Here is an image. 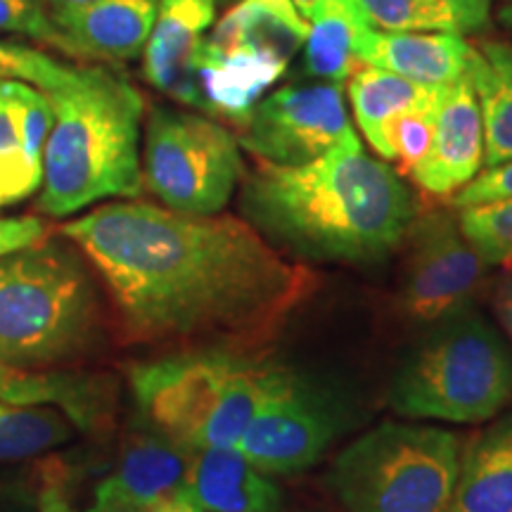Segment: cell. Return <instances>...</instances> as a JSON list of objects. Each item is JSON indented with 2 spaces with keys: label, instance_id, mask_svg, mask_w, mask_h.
I'll use <instances>...</instances> for the list:
<instances>
[{
  "label": "cell",
  "instance_id": "obj_1",
  "mask_svg": "<svg viewBox=\"0 0 512 512\" xmlns=\"http://www.w3.org/2000/svg\"><path fill=\"white\" fill-rule=\"evenodd\" d=\"M62 235L98 271L133 342L256 347L278 335L318 285L238 216L126 200L64 223Z\"/></svg>",
  "mask_w": 512,
  "mask_h": 512
},
{
  "label": "cell",
  "instance_id": "obj_2",
  "mask_svg": "<svg viewBox=\"0 0 512 512\" xmlns=\"http://www.w3.org/2000/svg\"><path fill=\"white\" fill-rule=\"evenodd\" d=\"M245 221L297 259L373 264L401 247L418 207L399 171L358 136L313 162H259L240 195Z\"/></svg>",
  "mask_w": 512,
  "mask_h": 512
},
{
  "label": "cell",
  "instance_id": "obj_3",
  "mask_svg": "<svg viewBox=\"0 0 512 512\" xmlns=\"http://www.w3.org/2000/svg\"><path fill=\"white\" fill-rule=\"evenodd\" d=\"M55 121L43 155L38 207L64 219L95 202L143 192L145 102L124 74L110 67H76L67 86L48 93Z\"/></svg>",
  "mask_w": 512,
  "mask_h": 512
},
{
  "label": "cell",
  "instance_id": "obj_4",
  "mask_svg": "<svg viewBox=\"0 0 512 512\" xmlns=\"http://www.w3.org/2000/svg\"><path fill=\"white\" fill-rule=\"evenodd\" d=\"M275 370V363L209 347L138 363L128 380L150 430L202 451L238 446L271 389Z\"/></svg>",
  "mask_w": 512,
  "mask_h": 512
},
{
  "label": "cell",
  "instance_id": "obj_5",
  "mask_svg": "<svg viewBox=\"0 0 512 512\" xmlns=\"http://www.w3.org/2000/svg\"><path fill=\"white\" fill-rule=\"evenodd\" d=\"M437 323L396 370L392 408L408 420H494L512 403L508 342L472 306Z\"/></svg>",
  "mask_w": 512,
  "mask_h": 512
},
{
  "label": "cell",
  "instance_id": "obj_6",
  "mask_svg": "<svg viewBox=\"0 0 512 512\" xmlns=\"http://www.w3.org/2000/svg\"><path fill=\"white\" fill-rule=\"evenodd\" d=\"M81 254L57 240L0 256V361L41 370L74 356L95 323Z\"/></svg>",
  "mask_w": 512,
  "mask_h": 512
},
{
  "label": "cell",
  "instance_id": "obj_7",
  "mask_svg": "<svg viewBox=\"0 0 512 512\" xmlns=\"http://www.w3.org/2000/svg\"><path fill=\"white\" fill-rule=\"evenodd\" d=\"M460 448L437 425L384 422L339 453L330 486L347 512H446Z\"/></svg>",
  "mask_w": 512,
  "mask_h": 512
},
{
  "label": "cell",
  "instance_id": "obj_8",
  "mask_svg": "<svg viewBox=\"0 0 512 512\" xmlns=\"http://www.w3.org/2000/svg\"><path fill=\"white\" fill-rule=\"evenodd\" d=\"M143 188L166 209L211 216L245 178L240 140L207 114L155 107L147 117Z\"/></svg>",
  "mask_w": 512,
  "mask_h": 512
},
{
  "label": "cell",
  "instance_id": "obj_9",
  "mask_svg": "<svg viewBox=\"0 0 512 512\" xmlns=\"http://www.w3.org/2000/svg\"><path fill=\"white\" fill-rule=\"evenodd\" d=\"M339 425L342 420L328 396L290 368L278 366L238 448L266 475H297L323 458Z\"/></svg>",
  "mask_w": 512,
  "mask_h": 512
},
{
  "label": "cell",
  "instance_id": "obj_10",
  "mask_svg": "<svg viewBox=\"0 0 512 512\" xmlns=\"http://www.w3.org/2000/svg\"><path fill=\"white\" fill-rule=\"evenodd\" d=\"M401 309L418 323H437L472 306L491 266L446 211L415 214L406 238Z\"/></svg>",
  "mask_w": 512,
  "mask_h": 512
},
{
  "label": "cell",
  "instance_id": "obj_11",
  "mask_svg": "<svg viewBox=\"0 0 512 512\" xmlns=\"http://www.w3.org/2000/svg\"><path fill=\"white\" fill-rule=\"evenodd\" d=\"M351 136L356 133L344 105L342 86L323 81L285 86L261 98L238 140L256 162L299 166L313 162Z\"/></svg>",
  "mask_w": 512,
  "mask_h": 512
},
{
  "label": "cell",
  "instance_id": "obj_12",
  "mask_svg": "<svg viewBox=\"0 0 512 512\" xmlns=\"http://www.w3.org/2000/svg\"><path fill=\"white\" fill-rule=\"evenodd\" d=\"M484 169L482 112L470 72L444 88L425 157L408 171L427 195L453 197Z\"/></svg>",
  "mask_w": 512,
  "mask_h": 512
},
{
  "label": "cell",
  "instance_id": "obj_13",
  "mask_svg": "<svg viewBox=\"0 0 512 512\" xmlns=\"http://www.w3.org/2000/svg\"><path fill=\"white\" fill-rule=\"evenodd\" d=\"M216 0H159L157 19L143 48V76L152 88L200 110L197 55L214 24Z\"/></svg>",
  "mask_w": 512,
  "mask_h": 512
},
{
  "label": "cell",
  "instance_id": "obj_14",
  "mask_svg": "<svg viewBox=\"0 0 512 512\" xmlns=\"http://www.w3.org/2000/svg\"><path fill=\"white\" fill-rule=\"evenodd\" d=\"M159 0H93L76 8L48 10L64 41V53L102 62L143 55L157 19Z\"/></svg>",
  "mask_w": 512,
  "mask_h": 512
},
{
  "label": "cell",
  "instance_id": "obj_15",
  "mask_svg": "<svg viewBox=\"0 0 512 512\" xmlns=\"http://www.w3.org/2000/svg\"><path fill=\"white\" fill-rule=\"evenodd\" d=\"M361 64L387 69L427 88H446L470 72L475 46L444 31H384L366 27L356 43Z\"/></svg>",
  "mask_w": 512,
  "mask_h": 512
},
{
  "label": "cell",
  "instance_id": "obj_16",
  "mask_svg": "<svg viewBox=\"0 0 512 512\" xmlns=\"http://www.w3.org/2000/svg\"><path fill=\"white\" fill-rule=\"evenodd\" d=\"M287 64L290 62L266 50L249 46L214 48L202 41L195 67L200 112L242 128L256 102L266 98L273 83L285 74Z\"/></svg>",
  "mask_w": 512,
  "mask_h": 512
},
{
  "label": "cell",
  "instance_id": "obj_17",
  "mask_svg": "<svg viewBox=\"0 0 512 512\" xmlns=\"http://www.w3.org/2000/svg\"><path fill=\"white\" fill-rule=\"evenodd\" d=\"M188 491L204 512H280L283 508L280 486L249 463L238 446L197 451Z\"/></svg>",
  "mask_w": 512,
  "mask_h": 512
},
{
  "label": "cell",
  "instance_id": "obj_18",
  "mask_svg": "<svg viewBox=\"0 0 512 512\" xmlns=\"http://www.w3.org/2000/svg\"><path fill=\"white\" fill-rule=\"evenodd\" d=\"M195 453L155 430L136 434L121 448L117 467L98 484L95 496L150 503L188 494Z\"/></svg>",
  "mask_w": 512,
  "mask_h": 512
},
{
  "label": "cell",
  "instance_id": "obj_19",
  "mask_svg": "<svg viewBox=\"0 0 512 512\" xmlns=\"http://www.w3.org/2000/svg\"><path fill=\"white\" fill-rule=\"evenodd\" d=\"M446 512H512V411L496 415L460 448Z\"/></svg>",
  "mask_w": 512,
  "mask_h": 512
},
{
  "label": "cell",
  "instance_id": "obj_20",
  "mask_svg": "<svg viewBox=\"0 0 512 512\" xmlns=\"http://www.w3.org/2000/svg\"><path fill=\"white\" fill-rule=\"evenodd\" d=\"M309 36V22L292 0H240L204 38L214 48L249 46L290 62Z\"/></svg>",
  "mask_w": 512,
  "mask_h": 512
},
{
  "label": "cell",
  "instance_id": "obj_21",
  "mask_svg": "<svg viewBox=\"0 0 512 512\" xmlns=\"http://www.w3.org/2000/svg\"><path fill=\"white\" fill-rule=\"evenodd\" d=\"M304 41V67L313 79L342 86L361 67L356 43L361 31L373 27L358 0H320L309 17Z\"/></svg>",
  "mask_w": 512,
  "mask_h": 512
},
{
  "label": "cell",
  "instance_id": "obj_22",
  "mask_svg": "<svg viewBox=\"0 0 512 512\" xmlns=\"http://www.w3.org/2000/svg\"><path fill=\"white\" fill-rule=\"evenodd\" d=\"M439 93L441 88L420 86V83L403 79V76L387 72V69L373 67V64H361L349 76V102L356 124L384 162H389V124L399 114L434 100Z\"/></svg>",
  "mask_w": 512,
  "mask_h": 512
},
{
  "label": "cell",
  "instance_id": "obj_23",
  "mask_svg": "<svg viewBox=\"0 0 512 512\" xmlns=\"http://www.w3.org/2000/svg\"><path fill=\"white\" fill-rule=\"evenodd\" d=\"M484 126V169L512 159V46L484 41L470 64Z\"/></svg>",
  "mask_w": 512,
  "mask_h": 512
},
{
  "label": "cell",
  "instance_id": "obj_24",
  "mask_svg": "<svg viewBox=\"0 0 512 512\" xmlns=\"http://www.w3.org/2000/svg\"><path fill=\"white\" fill-rule=\"evenodd\" d=\"M384 31H444L467 36L489 24L491 0H358Z\"/></svg>",
  "mask_w": 512,
  "mask_h": 512
},
{
  "label": "cell",
  "instance_id": "obj_25",
  "mask_svg": "<svg viewBox=\"0 0 512 512\" xmlns=\"http://www.w3.org/2000/svg\"><path fill=\"white\" fill-rule=\"evenodd\" d=\"M0 399L22 406H57L81 430L100 418L102 403L95 384L79 377L24 370L0 361Z\"/></svg>",
  "mask_w": 512,
  "mask_h": 512
},
{
  "label": "cell",
  "instance_id": "obj_26",
  "mask_svg": "<svg viewBox=\"0 0 512 512\" xmlns=\"http://www.w3.org/2000/svg\"><path fill=\"white\" fill-rule=\"evenodd\" d=\"M74 422L57 406H22L0 399V463L27 460L67 444Z\"/></svg>",
  "mask_w": 512,
  "mask_h": 512
},
{
  "label": "cell",
  "instance_id": "obj_27",
  "mask_svg": "<svg viewBox=\"0 0 512 512\" xmlns=\"http://www.w3.org/2000/svg\"><path fill=\"white\" fill-rule=\"evenodd\" d=\"M41 188V178L24 157L22 131L10 93V81H0V207H10Z\"/></svg>",
  "mask_w": 512,
  "mask_h": 512
},
{
  "label": "cell",
  "instance_id": "obj_28",
  "mask_svg": "<svg viewBox=\"0 0 512 512\" xmlns=\"http://www.w3.org/2000/svg\"><path fill=\"white\" fill-rule=\"evenodd\" d=\"M456 211L460 230L484 264L512 268V197Z\"/></svg>",
  "mask_w": 512,
  "mask_h": 512
},
{
  "label": "cell",
  "instance_id": "obj_29",
  "mask_svg": "<svg viewBox=\"0 0 512 512\" xmlns=\"http://www.w3.org/2000/svg\"><path fill=\"white\" fill-rule=\"evenodd\" d=\"M76 67L62 64L41 50L0 38V81H24L43 93H53L74 79Z\"/></svg>",
  "mask_w": 512,
  "mask_h": 512
},
{
  "label": "cell",
  "instance_id": "obj_30",
  "mask_svg": "<svg viewBox=\"0 0 512 512\" xmlns=\"http://www.w3.org/2000/svg\"><path fill=\"white\" fill-rule=\"evenodd\" d=\"M444 93V88H441ZM437 98L425 102V105L413 107V110L403 112L396 117L387 128V147H389V162L399 164V174H406L415 164L425 157L427 147L432 143L434 121H437L439 100Z\"/></svg>",
  "mask_w": 512,
  "mask_h": 512
},
{
  "label": "cell",
  "instance_id": "obj_31",
  "mask_svg": "<svg viewBox=\"0 0 512 512\" xmlns=\"http://www.w3.org/2000/svg\"><path fill=\"white\" fill-rule=\"evenodd\" d=\"M0 31L46 41L64 53V41L46 5L38 0H0Z\"/></svg>",
  "mask_w": 512,
  "mask_h": 512
},
{
  "label": "cell",
  "instance_id": "obj_32",
  "mask_svg": "<svg viewBox=\"0 0 512 512\" xmlns=\"http://www.w3.org/2000/svg\"><path fill=\"white\" fill-rule=\"evenodd\" d=\"M508 197H512V159L479 171L477 178H472L463 190L451 197V207L465 209L484 202L508 200Z\"/></svg>",
  "mask_w": 512,
  "mask_h": 512
},
{
  "label": "cell",
  "instance_id": "obj_33",
  "mask_svg": "<svg viewBox=\"0 0 512 512\" xmlns=\"http://www.w3.org/2000/svg\"><path fill=\"white\" fill-rule=\"evenodd\" d=\"M48 238V226L38 216H10L0 219V256L31 247Z\"/></svg>",
  "mask_w": 512,
  "mask_h": 512
},
{
  "label": "cell",
  "instance_id": "obj_34",
  "mask_svg": "<svg viewBox=\"0 0 512 512\" xmlns=\"http://www.w3.org/2000/svg\"><path fill=\"white\" fill-rule=\"evenodd\" d=\"M88 512H204L195 498L188 494H178L162 501L138 503V501H121V498L95 496V501Z\"/></svg>",
  "mask_w": 512,
  "mask_h": 512
},
{
  "label": "cell",
  "instance_id": "obj_35",
  "mask_svg": "<svg viewBox=\"0 0 512 512\" xmlns=\"http://www.w3.org/2000/svg\"><path fill=\"white\" fill-rule=\"evenodd\" d=\"M494 304H496L498 318H501L503 330L508 332L510 344H512V275H510V278H505L501 285H498Z\"/></svg>",
  "mask_w": 512,
  "mask_h": 512
},
{
  "label": "cell",
  "instance_id": "obj_36",
  "mask_svg": "<svg viewBox=\"0 0 512 512\" xmlns=\"http://www.w3.org/2000/svg\"><path fill=\"white\" fill-rule=\"evenodd\" d=\"M93 3V0H43L48 10H60V8H76V5Z\"/></svg>",
  "mask_w": 512,
  "mask_h": 512
},
{
  "label": "cell",
  "instance_id": "obj_37",
  "mask_svg": "<svg viewBox=\"0 0 512 512\" xmlns=\"http://www.w3.org/2000/svg\"><path fill=\"white\" fill-rule=\"evenodd\" d=\"M292 3H294V8L302 12V17L306 19L313 12V8L320 3V0H292Z\"/></svg>",
  "mask_w": 512,
  "mask_h": 512
},
{
  "label": "cell",
  "instance_id": "obj_38",
  "mask_svg": "<svg viewBox=\"0 0 512 512\" xmlns=\"http://www.w3.org/2000/svg\"><path fill=\"white\" fill-rule=\"evenodd\" d=\"M501 22L508 29H512V0H508V3H505L501 8Z\"/></svg>",
  "mask_w": 512,
  "mask_h": 512
},
{
  "label": "cell",
  "instance_id": "obj_39",
  "mask_svg": "<svg viewBox=\"0 0 512 512\" xmlns=\"http://www.w3.org/2000/svg\"><path fill=\"white\" fill-rule=\"evenodd\" d=\"M0 512H3V510H0Z\"/></svg>",
  "mask_w": 512,
  "mask_h": 512
}]
</instances>
